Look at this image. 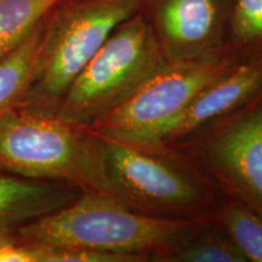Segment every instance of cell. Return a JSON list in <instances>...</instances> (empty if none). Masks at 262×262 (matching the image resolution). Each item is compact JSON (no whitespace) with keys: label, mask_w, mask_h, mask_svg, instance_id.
Masks as SVG:
<instances>
[{"label":"cell","mask_w":262,"mask_h":262,"mask_svg":"<svg viewBox=\"0 0 262 262\" xmlns=\"http://www.w3.org/2000/svg\"><path fill=\"white\" fill-rule=\"evenodd\" d=\"M100 139L111 193L137 214L196 220L211 216L225 196L182 153L162 141Z\"/></svg>","instance_id":"6da1fadb"},{"label":"cell","mask_w":262,"mask_h":262,"mask_svg":"<svg viewBox=\"0 0 262 262\" xmlns=\"http://www.w3.org/2000/svg\"><path fill=\"white\" fill-rule=\"evenodd\" d=\"M194 220H163L130 210L112 194L83 192L58 210L12 232L18 245L131 255L155 262Z\"/></svg>","instance_id":"7a4b0ae2"},{"label":"cell","mask_w":262,"mask_h":262,"mask_svg":"<svg viewBox=\"0 0 262 262\" xmlns=\"http://www.w3.org/2000/svg\"><path fill=\"white\" fill-rule=\"evenodd\" d=\"M0 169L35 180L111 193L104 147L89 125L21 107L0 112Z\"/></svg>","instance_id":"3957f363"},{"label":"cell","mask_w":262,"mask_h":262,"mask_svg":"<svg viewBox=\"0 0 262 262\" xmlns=\"http://www.w3.org/2000/svg\"><path fill=\"white\" fill-rule=\"evenodd\" d=\"M140 12V0H58L44 17L39 57L16 107L56 113L81 70L122 22Z\"/></svg>","instance_id":"277c9868"},{"label":"cell","mask_w":262,"mask_h":262,"mask_svg":"<svg viewBox=\"0 0 262 262\" xmlns=\"http://www.w3.org/2000/svg\"><path fill=\"white\" fill-rule=\"evenodd\" d=\"M142 14L120 24L72 81L56 114L90 125L120 106L165 63Z\"/></svg>","instance_id":"5b68a950"},{"label":"cell","mask_w":262,"mask_h":262,"mask_svg":"<svg viewBox=\"0 0 262 262\" xmlns=\"http://www.w3.org/2000/svg\"><path fill=\"white\" fill-rule=\"evenodd\" d=\"M235 62L226 54L166 61L125 102L90 124L102 139L160 142L206 84Z\"/></svg>","instance_id":"8992f818"},{"label":"cell","mask_w":262,"mask_h":262,"mask_svg":"<svg viewBox=\"0 0 262 262\" xmlns=\"http://www.w3.org/2000/svg\"><path fill=\"white\" fill-rule=\"evenodd\" d=\"M169 146L225 196L262 214V91L234 112Z\"/></svg>","instance_id":"52a82bcc"},{"label":"cell","mask_w":262,"mask_h":262,"mask_svg":"<svg viewBox=\"0 0 262 262\" xmlns=\"http://www.w3.org/2000/svg\"><path fill=\"white\" fill-rule=\"evenodd\" d=\"M233 0H140L166 61L225 54L224 45Z\"/></svg>","instance_id":"ba28073f"},{"label":"cell","mask_w":262,"mask_h":262,"mask_svg":"<svg viewBox=\"0 0 262 262\" xmlns=\"http://www.w3.org/2000/svg\"><path fill=\"white\" fill-rule=\"evenodd\" d=\"M261 91L262 60L235 63L195 95L162 142H179L195 130L243 107Z\"/></svg>","instance_id":"9c48e42d"},{"label":"cell","mask_w":262,"mask_h":262,"mask_svg":"<svg viewBox=\"0 0 262 262\" xmlns=\"http://www.w3.org/2000/svg\"><path fill=\"white\" fill-rule=\"evenodd\" d=\"M81 193L71 183L28 179L0 169V232L12 233L70 204Z\"/></svg>","instance_id":"30bf717a"},{"label":"cell","mask_w":262,"mask_h":262,"mask_svg":"<svg viewBox=\"0 0 262 262\" xmlns=\"http://www.w3.org/2000/svg\"><path fill=\"white\" fill-rule=\"evenodd\" d=\"M155 262H247L217 222L196 219Z\"/></svg>","instance_id":"8fae6325"},{"label":"cell","mask_w":262,"mask_h":262,"mask_svg":"<svg viewBox=\"0 0 262 262\" xmlns=\"http://www.w3.org/2000/svg\"><path fill=\"white\" fill-rule=\"evenodd\" d=\"M44 18L15 50L0 58V112L14 107L31 83L40 52Z\"/></svg>","instance_id":"7c38bea8"},{"label":"cell","mask_w":262,"mask_h":262,"mask_svg":"<svg viewBox=\"0 0 262 262\" xmlns=\"http://www.w3.org/2000/svg\"><path fill=\"white\" fill-rule=\"evenodd\" d=\"M224 52L235 63L262 60V0H233Z\"/></svg>","instance_id":"4fadbf2b"},{"label":"cell","mask_w":262,"mask_h":262,"mask_svg":"<svg viewBox=\"0 0 262 262\" xmlns=\"http://www.w3.org/2000/svg\"><path fill=\"white\" fill-rule=\"evenodd\" d=\"M211 219L221 226L247 262H262V214L244 203L224 196Z\"/></svg>","instance_id":"5bb4252c"},{"label":"cell","mask_w":262,"mask_h":262,"mask_svg":"<svg viewBox=\"0 0 262 262\" xmlns=\"http://www.w3.org/2000/svg\"><path fill=\"white\" fill-rule=\"evenodd\" d=\"M57 2L0 0V58L15 50Z\"/></svg>","instance_id":"9a60e30c"},{"label":"cell","mask_w":262,"mask_h":262,"mask_svg":"<svg viewBox=\"0 0 262 262\" xmlns=\"http://www.w3.org/2000/svg\"><path fill=\"white\" fill-rule=\"evenodd\" d=\"M25 247V245H24ZM31 262H145L131 255L66 248L26 247Z\"/></svg>","instance_id":"2e32d148"},{"label":"cell","mask_w":262,"mask_h":262,"mask_svg":"<svg viewBox=\"0 0 262 262\" xmlns=\"http://www.w3.org/2000/svg\"><path fill=\"white\" fill-rule=\"evenodd\" d=\"M12 244H16L14 238H12V234L0 232V250L6 247H9V245H12Z\"/></svg>","instance_id":"e0dca14e"}]
</instances>
